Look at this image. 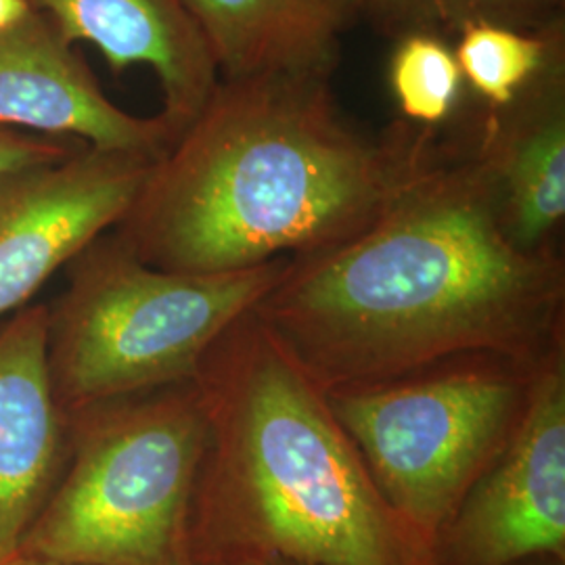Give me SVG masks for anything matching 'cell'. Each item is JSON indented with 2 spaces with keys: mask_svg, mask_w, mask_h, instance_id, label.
I'll list each match as a JSON object with an SVG mask.
<instances>
[{
  "mask_svg": "<svg viewBox=\"0 0 565 565\" xmlns=\"http://www.w3.org/2000/svg\"><path fill=\"white\" fill-rule=\"evenodd\" d=\"M564 258L507 237L463 137L348 242L291 258L254 312L327 392L467 356L539 369L564 348Z\"/></svg>",
  "mask_w": 565,
  "mask_h": 565,
  "instance_id": "1",
  "label": "cell"
},
{
  "mask_svg": "<svg viewBox=\"0 0 565 565\" xmlns=\"http://www.w3.org/2000/svg\"><path fill=\"white\" fill-rule=\"evenodd\" d=\"M329 81H218L151 163L116 239L149 266L218 275L363 233L434 158L440 137L406 121L382 137L359 132Z\"/></svg>",
  "mask_w": 565,
  "mask_h": 565,
  "instance_id": "2",
  "label": "cell"
},
{
  "mask_svg": "<svg viewBox=\"0 0 565 565\" xmlns=\"http://www.w3.org/2000/svg\"><path fill=\"white\" fill-rule=\"evenodd\" d=\"M193 382L207 443L191 565H436L385 503L327 390L254 310L210 348Z\"/></svg>",
  "mask_w": 565,
  "mask_h": 565,
  "instance_id": "3",
  "label": "cell"
},
{
  "mask_svg": "<svg viewBox=\"0 0 565 565\" xmlns=\"http://www.w3.org/2000/svg\"><path fill=\"white\" fill-rule=\"evenodd\" d=\"M289 260L170 273L109 231L67 264V287L46 306L44 366L55 403L67 415L193 382L210 348L263 302Z\"/></svg>",
  "mask_w": 565,
  "mask_h": 565,
  "instance_id": "4",
  "label": "cell"
},
{
  "mask_svg": "<svg viewBox=\"0 0 565 565\" xmlns=\"http://www.w3.org/2000/svg\"><path fill=\"white\" fill-rule=\"evenodd\" d=\"M207 424L195 382L67 413V461L21 555L76 565H191Z\"/></svg>",
  "mask_w": 565,
  "mask_h": 565,
  "instance_id": "5",
  "label": "cell"
},
{
  "mask_svg": "<svg viewBox=\"0 0 565 565\" xmlns=\"http://www.w3.org/2000/svg\"><path fill=\"white\" fill-rule=\"evenodd\" d=\"M539 369L467 356L327 396L385 503L434 548L467 492L511 440Z\"/></svg>",
  "mask_w": 565,
  "mask_h": 565,
  "instance_id": "6",
  "label": "cell"
},
{
  "mask_svg": "<svg viewBox=\"0 0 565 565\" xmlns=\"http://www.w3.org/2000/svg\"><path fill=\"white\" fill-rule=\"evenodd\" d=\"M565 559L564 348L536 371L511 440L434 541L436 565Z\"/></svg>",
  "mask_w": 565,
  "mask_h": 565,
  "instance_id": "7",
  "label": "cell"
},
{
  "mask_svg": "<svg viewBox=\"0 0 565 565\" xmlns=\"http://www.w3.org/2000/svg\"><path fill=\"white\" fill-rule=\"evenodd\" d=\"M156 160L84 145L0 177V319L120 224Z\"/></svg>",
  "mask_w": 565,
  "mask_h": 565,
  "instance_id": "8",
  "label": "cell"
},
{
  "mask_svg": "<svg viewBox=\"0 0 565 565\" xmlns=\"http://www.w3.org/2000/svg\"><path fill=\"white\" fill-rule=\"evenodd\" d=\"M41 13L0 32V126L105 151L160 158L177 139L170 121L109 102L93 72Z\"/></svg>",
  "mask_w": 565,
  "mask_h": 565,
  "instance_id": "9",
  "label": "cell"
},
{
  "mask_svg": "<svg viewBox=\"0 0 565 565\" xmlns=\"http://www.w3.org/2000/svg\"><path fill=\"white\" fill-rule=\"evenodd\" d=\"M492 182L507 237L524 252L555 247L565 218V44L505 105L461 135Z\"/></svg>",
  "mask_w": 565,
  "mask_h": 565,
  "instance_id": "10",
  "label": "cell"
},
{
  "mask_svg": "<svg viewBox=\"0 0 565 565\" xmlns=\"http://www.w3.org/2000/svg\"><path fill=\"white\" fill-rule=\"evenodd\" d=\"M46 303H28L0 327V565L49 503L67 461V415L46 366Z\"/></svg>",
  "mask_w": 565,
  "mask_h": 565,
  "instance_id": "11",
  "label": "cell"
},
{
  "mask_svg": "<svg viewBox=\"0 0 565 565\" xmlns=\"http://www.w3.org/2000/svg\"><path fill=\"white\" fill-rule=\"evenodd\" d=\"M70 44L97 46L109 70L149 67L162 86V116L177 137L202 111L218 70L182 0H25Z\"/></svg>",
  "mask_w": 565,
  "mask_h": 565,
  "instance_id": "12",
  "label": "cell"
},
{
  "mask_svg": "<svg viewBox=\"0 0 565 565\" xmlns=\"http://www.w3.org/2000/svg\"><path fill=\"white\" fill-rule=\"evenodd\" d=\"M223 81L331 78L359 0H182Z\"/></svg>",
  "mask_w": 565,
  "mask_h": 565,
  "instance_id": "13",
  "label": "cell"
},
{
  "mask_svg": "<svg viewBox=\"0 0 565 565\" xmlns=\"http://www.w3.org/2000/svg\"><path fill=\"white\" fill-rule=\"evenodd\" d=\"M450 44L465 84L486 107L497 109L513 102L565 44V21L543 32L469 23Z\"/></svg>",
  "mask_w": 565,
  "mask_h": 565,
  "instance_id": "14",
  "label": "cell"
},
{
  "mask_svg": "<svg viewBox=\"0 0 565 565\" xmlns=\"http://www.w3.org/2000/svg\"><path fill=\"white\" fill-rule=\"evenodd\" d=\"M565 0H359L361 20L387 39L434 34L452 42L469 23L543 32L564 20Z\"/></svg>",
  "mask_w": 565,
  "mask_h": 565,
  "instance_id": "15",
  "label": "cell"
},
{
  "mask_svg": "<svg viewBox=\"0 0 565 565\" xmlns=\"http://www.w3.org/2000/svg\"><path fill=\"white\" fill-rule=\"evenodd\" d=\"M387 82L404 121L424 130L438 132L463 99V74L452 44L434 34H408L396 41Z\"/></svg>",
  "mask_w": 565,
  "mask_h": 565,
  "instance_id": "16",
  "label": "cell"
},
{
  "mask_svg": "<svg viewBox=\"0 0 565 565\" xmlns=\"http://www.w3.org/2000/svg\"><path fill=\"white\" fill-rule=\"evenodd\" d=\"M81 147L82 142L46 139L0 126V177L30 166L60 162Z\"/></svg>",
  "mask_w": 565,
  "mask_h": 565,
  "instance_id": "17",
  "label": "cell"
},
{
  "mask_svg": "<svg viewBox=\"0 0 565 565\" xmlns=\"http://www.w3.org/2000/svg\"><path fill=\"white\" fill-rule=\"evenodd\" d=\"M30 11L32 9L25 0H0V32L20 23Z\"/></svg>",
  "mask_w": 565,
  "mask_h": 565,
  "instance_id": "18",
  "label": "cell"
},
{
  "mask_svg": "<svg viewBox=\"0 0 565 565\" xmlns=\"http://www.w3.org/2000/svg\"><path fill=\"white\" fill-rule=\"evenodd\" d=\"M2 565H76L65 564V562H55V559H46V557H36V555H18L11 562Z\"/></svg>",
  "mask_w": 565,
  "mask_h": 565,
  "instance_id": "19",
  "label": "cell"
},
{
  "mask_svg": "<svg viewBox=\"0 0 565 565\" xmlns=\"http://www.w3.org/2000/svg\"><path fill=\"white\" fill-rule=\"evenodd\" d=\"M534 565H565V559H536Z\"/></svg>",
  "mask_w": 565,
  "mask_h": 565,
  "instance_id": "20",
  "label": "cell"
},
{
  "mask_svg": "<svg viewBox=\"0 0 565 565\" xmlns=\"http://www.w3.org/2000/svg\"><path fill=\"white\" fill-rule=\"evenodd\" d=\"M247 565H302V564H291V562H266V564H247Z\"/></svg>",
  "mask_w": 565,
  "mask_h": 565,
  "instance_id": "21",
  "label": "cell"
},
{
  "mask_svg": "<svg viewBox=\"0 0 565 565\" xmlns=\"http://www.w3.org/2000/svg\"><path fill=\"white\" fill-rule=\"evenodd\" d=\"M524 565H534V562H530V564H524Z\"/></svg>",
  "mask_w": 565,
  "mask_h": 565,
  "instance_id": "22",
  "label": "cell"
}]
</instances>
